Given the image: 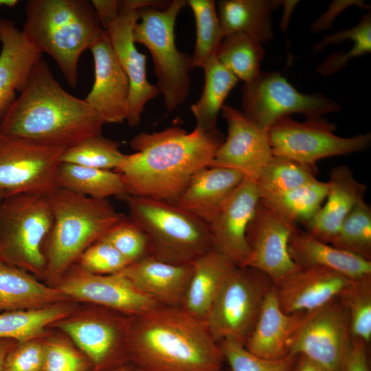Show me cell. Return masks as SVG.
<instances>
[{
	"label": "cell",
	"instance_id": "cell-18",
	"mask_svg": "<svg viewBox=\"0 0 371 371\" xmlns=\"http://www.w3.org/2000/svg\"><path fill=\"white\" fill-rule=\"evenodd\" d=\"M94 62V82L85 98L105 123H122L128 112V79L113 50L106 31L89 48Z\"/></svg>",
	"mask_w": 371,
	"mask_h": 371
},
{
	"label": "cell",
	"instance_id": "cell-53",
	"mask_svg": "<svg viewBox=\"0 0 371 371\" xmlns=\"http://www.w3.org/2000/svg\"><path fill=\"white\" fill-rule=\"evenodd\" d=\"M296 1H282V3L284 5V11L283 19L281 22V27L285 29L291 13L295 5L297 4Z\"/></svg>",
	"mask_w": 371,
	"mask_h": 371
},
{
	"label": "cell",
	"instance_id": "cell-50",
	"mask_svg": "<svg viewBox=\"0 0 371 371\" xmlns=\"http://www.w3.org/2000/svg\"><path fill=\"white\" fill-rule=\"evenodd\" d=\"M353 4L361 5L363 8L366 6L362 1H335L333 2L328 11L313 24V32L330 28L331 21L338 13Z\"/></svg>",
	"mask_w": 371,
	"mask_h": 371
},
{
	"label": "cell",
	"instance_id": "cell-8",
	"mask_svg": "<svg viewBox=\"0 0 371 371\" xmlns=\"http://www.w3.org/2000/svg\"><path fill=\"white\" fill-rule=\"evenodd\" d=\"M52 222L49 196L5 194L0 201V260L44 276V245Z\"/></svg>",
	"mask_w": 371,
	"mask_h": 371
},
{
	"label": "cell",
	"instance_id": "cell-6",
	"mask_svg": "<svg viewBox=\"0 0 371 371\" xmlns=\"http://www.w3.org/2000/svg\"><path fill=\"white\" fill-rule=\"evenodd\" d=\"M124 199L156 259L190 265L214 248L210 225L175 203L133 195Z\"/></svg>",
	"mask_w": 371,
	"mask_h": 371
},
{
	"label": "cell",
	"instance_id": "cell-15",
	"mask_svg": "<svg viewBox=\"0 0 371 371\" xmlns=\"http://www.w3.org/2000/svg\"><path fill=\"white\" fill-rule=\"evenodd\" d=\"M57 282L56 287L69 300L95 304L128 317L161 305L139 290L121 272L96 274L75 263Z\"/></svg>",
	"mask_w": 371,
	"mask_h": 371
},
{
	"label": "cell",
	"instance_id": "cell-41",
	"mask_svg": "<svg viewBox=\"0 0 371 371\" xmlns=\"http://www.w3.org/2000/svg\"><path fill=\"white\" fill-rule=\"evenodd\" d=\"M218 344L231 371H293L297 358L289 355L278 359H264L251 353L243 344L233 339L223 340Z\"/></svg>",
	"mask_w": 371,
	"mask_h": 371
},
{
	"label": "cell",
	"instance_id": "cell-38",
	"mask_svg": "<svg viewBox=\"0 0 371 371\" xmlns=\"http://www.w3.org/2000/svg\"><path fill=\"white\" fill-rule=\"evenodd\" d=\"M120 146L118 142L102 135L89 137L65 148L60 163L115 171L125 163L128 155L121 152Z\"/></svg>",
	"mask_w": 371,
	"mask_h": 371
},
{
	"label": "cell",
	"instance_id": "cell-19",
	"mask_svg": "<svg viewBox=\"0 0 371 371\" xmlns=\"http://www.w3.org/2000/svg\"><path fill=\"white\" fill-rule=\"evenodd\" d=\"M137 19V10H120L117 18L105 30L115 55L126 75L130 85L127 123L139 125L144 107L159 91L148 80L146 58L140 53L133 40V30Z\"/></svg>",
	"mask_w": 371,
	"mask_h": 371
},
{
	"label": "cell",
	"instance_id": "cell-51",
	"mask_svg": "<svg viewBox=\"0 0 371 371\" xmlns=\"http://www.w3.org/2000/svg\"><path fill=\"white\" fill-rule=\"evenodd\" d=\"M293 371H327L315 361L302 355H298Z\"/></svg>",
	"mask_w": 371,
	"mask_h": 371
},
{
	"label": "cell",
	"instance_id": "cell-42",
	"mask_svg": "<svg viewBox=\"0 0 371 371\" xmlns=\"http://www.w3.org/2000/svg\"><path fill=\"white\" fill-rule=\"evenodd\" d=\"M102 239L111 244L130 264L150 255L146 234L131 217L124 216Z\"/></svg>",
	"mask_w": 371,
	"mask_h": 371
},
{
	"label": "cell",
	"instance_id": "cell-9",
	"mask_svg": "<svg viewBox=\"0 0 371 371\" xmlns=\"http://www.w3.org/2000/svg\"><path fill=\"white\" fill-rule=\"evenodd\" d=\"M274 284L258 269L234 265L204 320L214 341L233 339L244 345Z\"/></svg>",
	"mask_w": 371,
	"mask_h": 371
},
{
	"label": "cell",
	"instance_id": "cell-13",
	"mask_svg": "<svg viewBox=\"0 0 371 371\" xmlns=\"http://www.w3.org/2000/svg\"><path fill=\"white\" fill-rule=\"evenodd\" d=\"M352 344L348 313L339 297L305 312L290 354L304 356L327 371H342Z\"/></svg>",
	"mask_w": 371,
	"mask_h": 371
},
{
	"label": "cell",
	"instance_id": "cell-36",
	"mask_svg": "<svg viewBox=\"0 0 371 371\" xmlns=\"http://www.w3.org/2000/svg\"><path fill=\"white\" fill-rule=\"evenodd\" d=\"M328 190L327 182L316 179L263 200L285 219L297 225L304 223L315 215L326 198Z\"/></svg>",
	"mask_w": 371,
	"mask_h": 371
},
{
	"label": "cell",
	"instance_id": "cell-35",
	"mask_svg": "<svg viewBox=\"0 0 371 371\" xmlns=\"http://www.w3.org/2000/svg\"><path fill=\"white\" fill-rule=\"evenodd\" d=\"M264 54L260 43L245 34L236 32L224 36L216 57L238 80L248 82L260 72Z\"/></svg>",
	"mask_w": 371,
	"mask_h": 371
},
{
	"label": "cell",
	"instance_id": "cell-17",
	"mask_svg": "<svg viewBox=\"0 0 371 371\" xmlns=\"http://www.w3.org/2000/svg\"><path fill=\"white\" fill-rule=\"evenodd\" d=\"M221 111L227 124V136L210 166L234 169L256 181L273 156L269 131L231 106L223 105Z\"/></svg>",
	"mask_w": 371,
	"mask_h": 371
},
{
	"label": "cell",
	"instance_id": "cell-30",
	"mask_svg": "<svg viewBox=\"0 0 371 371\" xmlns=\"http://www.w3.org/2000/svg\"><path fill=\"white\" fill-rule=\"evenodd\" d=\"M282 4L276 0H221L218 16L224 35L240 32L261 44L272 38L271 13Z\"/></svg>",
	"mask_w": 371,
	"mask_h": 371
},
{
	"label": "cell",
	"instance_id": "cell-39",
	"mask_svg": "<svg viewBox=\"0 0 371 371\" xmlns=\"http://www.w3.org/2000/svg\"><path fill=\"white\" fill-rule=\"evenodd\" d=\"M330 244L371 260V207L364 199L353 207Z\"/></svg>",
	"mask_w": 371,
	"mask_h": 371
},
{
	"label": "cell",
	"instance_id": "cell-2",
	"mask_svg": "<svg viewBox=\"0 0 371 371\" xmlns=\"http://www.w3.org/2000/svg\"><path fill=\"white\" fill-rule=\"evenodd\" d=\"M20 95L0 117V132L63 148L102 135L103 120L62 87L41 58Z\"/></svg>",
	"mask_w": 371,
	"mask_h": 371
},
{
	"label": "cell",
	"instance_id": "cell-43",
	"mask_svg": "<svg viewBox=\"0 0 371 371\" xmlns=\"http://www.w3.org/2000/svg\"><path fill=\"white\" fill-rule=\"evenodd\" d=\"M76 263L89 272L102 275L120 273L130 265L111 244L102 238L89 247Z\"/></svg>",
	"mask_w": 371,
	"mask_h": 371
},
{
	"label": "cell",
	"instance_id": "cell-47",
	"mask_svg": "<svg viewBox=\"0 0 371 371\" xmlns=\"http://www.w3.org/2000/svg\"><path fill=\"white\" fill-rule=\"evenodd\" d=\"M371 43H357L348 52L333 54L321 64L317 69L322 75H330L339 70L353 57L370 52Z\"/></svg>",
	"mask_w": 371,
	"mask_h": 371
},
{
	"label": "cell",
	"instance_id": "cell-46",
	"mask_svg": "<svg viewBox=\"0 0 371 371\" xmlns=\"http://www.w3.org/2000/svg\"><path fill=\"white\" fill-rule=\"evenodd\" d=\"M347 39H351L352 41L371 39V18L370 14L365 15L361 21L355 27L325 36L319 43L315 45L313 49L315 52H317L330 43H339Z\"/></svg>",
	"mask_w": 371,
	"mask_h": 371
},
{
	"label": "cell",
	"instance_id": "cell-20",
	"mask_svg": "<svg viewBox=\"0 0 371 371\" xmlns=\"http://www.w3.org/2000/svg\"><path fill=\"white\" fill-rule=\"evenodd\" d=\"M260 199L256 181L245 177L210 224L214 248L235 265L249 255L246 232Z\"/></svg>",
	"mask_w": 371,
	"mask_h": 371
},
{
	"label": "cell",
	"instance_id": "cell-26",
	"mask_svg": "<svg viewBox=\"0 0 371 371\" xmlns=\"http://www.w3.org/2000/svg\"><path fill=\"white\" fill-rule=\"evenodd\" d=\"M192 271L190 265H174L148 256L121 273L161 305L182 306Z\"/></svg>",
	"mask_w": 371,
	"mask_h": 371
},
{
	"label": "cell",
	"instance_id": "cell-48",
	"mask_svg": "<svg viewBox=\"0 0 371 371\" xmlns=\"http://www.w3.org/2000/svg\"><path fill=\"white\" fill-rule=\"evenodd\" d=\"M368 347L364 341L352 337L351 347L342 371H370Z\"/></svg>",
	"mask_w": 371,
	"mask_h": 371
},
{
	"label": "cell",
	"instance_id": "cell-55",
	"mask_svg": "<svg viewBox=\"0 0 371 371\" xmlns=\"http://www.w3.org/2000/svg\"><path fill=\"white\" fill-rule=\"evenodd\" d=\"M18 2L17 0H0V6L13 8Z\"/></svg>",
	"mask_w": 371,
	"mask_h": 371
},
{
	"label": "cell",
	"instance_id": "cell-5",
	"mask_svg": "<svg viewBox=\"0 0 371 371\" xmlns=\"http://www.w3.org/2000/svg\"><path fill=\"white\" fill-rule=\"evenodd\" d=\"M53 214L44 245L45 277L58 282L80 256L102 239L124 216L107 199H93L58 188L49 196Z\"/></svg>",
	"mask_w": 371,
	"mask_h": 371
},
{
	"label": "cell",
	"instance_id": "cell-10",
	"mask_svg": "<svg viewBox=\"0 0 371 371\" xmlns=\"http://www.w3.org/2000/svg\"><path fill=\"white\" fill-rule=\"evenodd\" d=\"M242 112L260 128L269 131L279 120L293 113L306 119L337 111L340 105L322 94L300 92L278 71H261L242 88Z\"/></svg>",
	"mask_w": 371,
	"mask_h": 371
},
{
	"label": "cell",
	"instance_id": "cell-22",
	"mask_svg": "<svg viewBox=\"0 0 371 371\" xmlns=\"http://www.w3.org/2000/svg\"><path fill=\"white\" fill-rule=\"evenodd\" d=\"M304 313H284L279 305L274 284L266 295L245 347L251 353L264 359L286 357L290 354L293 339Z\"/></svg>",
	"mask_w": 371,
	"mask_h": 371
},
{
	"label": "cell",
	"instance_id": "cell-29",
	"mask_svg": "<svg viewBox=\"0 0 371 371\" xmlns=\"http://www.w3.org/2000/svg\"><path fill=\"white\" fill-rule=\"evenodd\" d=\"M235 265L215 248L192 263V271L182 307L205 320L221 288Z\"/></svg>",
	"mask_w": 371,
	"mask_h": 371
},
{
	"label": "cell",
	"instance_id": "cell-28",
	"mask_svg": "<svg viewBox=\"0 0 371 371\" xmlns=\"http://www.w3.org/2000/svg\"><path fill=\"white\" fill-rule=\"evenodd\" d=\"M69 300L56 286H47L29 272L0 260V314L39 309Z\"/></svg>",
	"mask_w": 371,
	"mask_h": 371
},
{
	"label": "cell",
	"instance_id": "cell-12",
	"mask_svg": "<svg viewBox=\"0 0 371 371\" xmlns=\"http://www.w3.org/2000/svg\"><path fill=\"white\" fill-rule=\"evenodd\" d=\"M335 129V124L321 117L303 122L283 117L269 130L272 153L315 165L319 159L365 151L370 146V133L341 137L334 134Z\"/></svg>",
	"mask_w": 371,
	"mask_h": 371
},
{
	"label": "cell",
	"instance_id": "cell-3",
	"mask_svg": "<svg viewBox=\"0 0 371 371\" xmlns=\"http://www.w3.org/2000/svg\"><path fill=\"white\" fill-rule=\"evenodd\" d=\"M127 353L139 371H221L225 361L205 321L182 306L130 317Z\"/></svg>",
	"mask_w": 371,
	"mask_h": 371
},
{
	"label": "cell",
	"instance_id": "cell-16",
	"mask_svg": "<svg viewBox=\"0 0 371 371\" xmlns=\"http://www.w3.org/2000/svg\"><path fill=\"white\" fill-rule=\"evenodd\" d=\"M130 317L105 308L53 324L69 337L93 363L100 366L122 350L127 353Z\"/></svg>",
	"mask_w": 371,
	"mask_h": 371
},
{
	"label": "cell",
	"instance_id": "cell-44",
	"mask_svg": "<svg viewBox=\"0 0 371 371\" xmlns=\"http://www.w3.org/2000/svg\"><path fill=\"white\" fill-rule=\"evenodd\" d=\"M43 371H85L84 357L63 337L45 338Z\"/></svg>",
	"mask_w": 371,
	"mask_h": 371
},
{
	"label": "cell",
	"instance_id": "cell-32",
	"mask_svg": "<svg viewBox=\"0 0 371 371\" xmlns=\"http://www.w3.org/2000/svg\"><path fill=\"white\" fill-rule=\"evenodd\" d=\"M205 83L199 99L191 106L195 128L205 132L217 130V118L223 103L238 79L216 57L203 68Z\"/></svg>",
	"mask_w": 371,
	"mask_h": 371
},
{
	"label": "cell",
	"instance_id": "cell-23",
	"mask_svg": "<svg viewBox=\"0 0 371 371\" xmlns=\"http://www.w3.org/2000/svg\"><path fill=\"white\" fill-rule=\"evenodd\" d=\"M0 117L24 88L42 54L10 19H0Z\"/></svg>",
	"mask_w": 371,
	"mask_h": 371
},
{
	"label": "cell",
	"instance_id": "cell-25",
	"mask_svg": "<svg viewBox=\"0 0 371 371\" xmlns=\"http://www.w3.org/2000/svg\"><path fill=\"white\" fill-rule=\"evenodd\" d=\"M245 177L229 168H203L191 177L175 203L210 225Z\"/></svg>",
	"mask_w": 371,
	"mask_h": 371
},
{
	"label": "cell",
	"instance_id": "cell-14",
	"mask_svg": "<svg viewBox=\"0 0 371 371\" xmlns=\"http://www.w3.org/2000/svg\"><path fill=\"white\" fill-rule=\"evenodd\" d=\"M297 225L285 219L265 200L260 199L247 226L249 253L241 267L258 269L277 284L300 268L288 250Z\"/></svg>",
	"mask_w": 371,
	"mask_h": 371
},
{
	"label": "cell",
	"instance_id": "cell-54",
	"mask_svg": "<svg viewBox=\"0 0 371 371\" xmlns=\"http://www.w3.org/2000/svg\"><path fill=\"white\" fill-rule=\"evenodd\" d=\"M102 371H133V369L128 365L121 364L113 368L104 369Z\"/></svg>",
	"mask_w": 371,
	"mask_h": 371
},
{
	"label": "cell",
	"instance_id": "cell-45",
	"mask_svg": "<svg viewBox=\"0 0 371 371\" xmlns=\"http://www.w3.org/2000/svg\"><path fill=\"white\" fill-rule=\"evenodd\" d=\"M44 343L43 337L17 342L6 357L4 371H43Z\"/></svg>",
	"mask_w": 371,
	"mask_h": 371
},
{
	"label": "cell",
	"instance_id": "cell-11",
	"mask_svg": "<svg viewBox=\"0 0 371 371\" xmlns=\"http://www.w3.org/2000/svg\"><path fill=\"white\" fill-rule=\"evenodd\" d=\"M64 149L0 132V191L49 196Z\"/></svg>",
	"mask_w": 371,
	"mask_h": 371
},
{
	"label": "cell",
	"instance_id": "cell-33",
	"mask_svg": "<svg viewBox=\"0 0 371 371\" xmlns=\"http://www.w3.org/2000/svg\"><path fill=\"white\" fill-rule=\"evenodd\" d=\"M65 301L34 310H19L0 314V339L23 342L44 337L45 330L74 313V304Z\"/></svg>",
	"mask_w": 371,
	"mask_h": 371
},
{
	"label": "cell",
	"instance_id": "cell-7",
	"mask_svg": "<svg viewBox=\"0 0 371 371\" xmlns=\"http://www.w3.org/2000/svg\"><path fill=\"white\" fill-rule=\"evenodd\" d=\"M186 0H173L164 9L144 6L137 10L133 36L135 43L149 51L165 108L175 110L187 99L194 68L192 56L180 52L175 44V26Z\"/></svg>",
	"mask_w": 371,
	"mask_h": 371
},
{
	"label": "cell",
	"instance_id": "cell-56",
	"mask_svg": "<svg viewBox=\"0 0 371 371\" xmlns=\"http://www.w3.org/2000/svg\"><path fill=\"white\" fill-rule=\"evenodd\" d=\"M4 195H5V193L2 191H0V201L3 197Z\"/></svg>",
	"mask_w": 371,
	"mask_h": 371
},
{
	"label": "cell",
	"instance_id": "cell-37",
	"mask_svg": "<svg viewBox=\"0 0 371 371\" xmlns=\"http://www.w3.org/2000/svg\"><path fill=\"white\" fill-rule=\"evenodd\" d=\"M195 20L196 43L192 56L194 67H203L213 58L224 38L216 3L213 0H188Z\"/></svg>",
	"mask_w": 371,
	"mask_h": 371
},
{
	"label": "cell",
	"instance_id": "cell-31",
	"mask_svg": "<svg viewBox=\"0 0 371 371\" xmlns=\"http://www.w3.org/2000/svg\"><path fill=\"white\" fill-rule=\"evenodd\" d=\"M56 180L58 188L93 199L128 195L122 175L115 170L60 163Z\"/></svg>",
	"mask_w": 371,
	"mask_h": 371
},
{
	"label": "cell",
	"instance_id": "cell-21",
	"mask_svg": "<svg viewBox=\"0 0 371 371\" xmlns=\"http://www.w3.org/2000/svg\"><path fill=\"white\" fill-rule=\"evenodd\" d=\"M352 280L324 267L300 268L275 284L281 309L291 314L315 310L339 297Z\"/></svg>",
	"mask_w": 371,
	"mask_h": 371
},
{
	"label": "cell",
	"instance_id": "cell-27",
	"mask_svg": "<svg viewBox=\"0 0 371 371\" xmlns=\"http://www.w3.org/2000/svg\"><path fill=\"white\" fill-rule=\"evenodd\" d=\"M288 250L300 268L324 267L351 280L371 278V260L322 242L298 227L289 239Z\"/></svg>",
	"mask_w": 371,
	"mask_h": 371
},
{
	"label": "cell",
	"instance_id": "cell-49",
	"mask_svg": "<svg viewBox=\"0 0 371 371\" xmlns=\"http://www.w3.org/2000/svg\"><path fill=\"white\" fill-rule=\"evenodd\" d=\"M102 27L105 31L119 14L117 0L91 1Z\"/></svg>",
	"mask_w": 371,
	"mask_h": 371
},
{
	"label": "cell",
	"instance_id": "cell-24",
	"mask_svg": "<svg viewBox=\"0 0 371 371\" xmlns=\"http://www.w3.org/2000/svg\"><path fill=\"white\" fill-rule=\"evenodd\" d=\"M327 183L324 205L302 224L309 234L330 244L353 207L364 199L367 187L358 181L352 170L345 166L333 168Z\"/></svg>",
	"mask_w": 371,
	"mask_h": 371
},
{
	"label": "cell",
	"instance_id": "cell-4",
	"mask_svg": "<svg viewBox=\"0 0 371 371\" xmlns=\"http://www.w3.org/2000/svg\"><path fill=\"white\" fill-rule=\"evenodd\" d=\"M23 32L41 53L56 62L67 82L76 87L78 64L104 30L91 1L30 0Z\"/></svg>",
	"mask_w": 371,
	"mask_h": 371
},
{
	"label": "cell",
	"instance_id": "cell-40",
	"mask_svg": "<svg viewBox=\"0 0 371 371\" xmlns=\"http://www.w3.org/2000/svg\"><path fill=\"white\" fill-rule=\"evenodd\" d=\"M339 298L348 313L352 338L371 340V278L352 280Z\"/></svg>",
	"mask_w": 371,
	"mask_h": 371
},
{
	"label": "cell",
	"instance_id": "cell-34",
	"mask_svg": "<svg viewBox=\"0 0 371 371\" xmlns=\"http://www.w3.org/2000/svg\"><path fill=\"white\" fill-rule=\"evenodd\" d=\"M317 172L315 165L273 155L255 181L260 199H265L316 179Z\"/></svg>",
	"mask_w": 371,
	"mask_h": 371
},
{
	"label": "cell",
	"instance_id": "cell-1",
	"mask_svg": "<svg viewBox=\"0 0 371 371\" xmlns=\"http://www.w3.org/2000/svg\"><path fill=\"white\" fill-rule=\"evenodd\" d=\"M223 141L218 129L194 128L188 133L173 126L140 133L130 141L135 152L115 171L122 175L128 195L175 203L191 177L210 165Z\"/></svg>",
	"mask_w": 371,
	"mask_h": 371
},
{
	"label": "cell",
	"instance_id": "cell-52",
	"mask_svg": "<svg viewBox=\"0 0 371 371\" xmlns=\"http://www.w3.org/2000/svg\"><path fill=\"white\" fill-rule=\"evenodd\" d=\"M18 341L9 339H0V371H4L6 357Z\"/></svg>",
	"mask_w": 371,
	"mask_h": 371
}]
</instances>
